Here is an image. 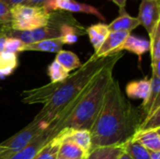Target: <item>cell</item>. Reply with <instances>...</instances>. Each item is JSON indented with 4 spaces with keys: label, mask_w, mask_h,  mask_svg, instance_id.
I'll list each match as a JSON object with an SVG mask.
<instances>
[{
    "label": "cell",
    "mask_w": 160,
    "mask_h": 159,
    "mask_svg": "<svg viewBox=\"0 0 160 159\" xmlns=\"http://www.w3.org/2000/svg\"><path fill=\"white\" fill-rule=\"evenodd\" d=\"M144 115L133 107L123 94L114 78L105 95L100 112L90 129L91 150L111 145H122L139 130Z\"/></svg>",
    "instance_id": "6da1fadb"
},
{
    "label": "cell",
    "mask_w": 160,
    "mask_h": 159,
    "mask_svg": "<svg viewBox=\"0 0 160 159\" xmlns=\"http://www.w3.org/2000/svg\"><path fill=\"white\" fill-rule=\"evenodd\" d=\"M111 56L95 58L92 55L68 79L52 83L53 92L51 98L44 104L33 121L48 127L63 121L74 109L93 79L109 62Z\"/></svg>",
    "instance_id": "7a4b0ae2"
},
{
    "label": "cell",
    "mask_w": 160,
    "mask_h": 159,
    "mask_svg": "<svg viewBox=\"0 0 160 159\" xmlns=\"http://www.w3.org/2000/svg\"><path fill=\"white\" fill-rule=\"evenodd\" d=\"M123 56L122 52L111 56L109 62L93 79L70 113L63 121L51 127L53 137L63 129H86L90 131L100 112L105 95L114 79L113 68Z\"/></svg>",
    "instance_id": "3957f363"
},
{
    "label": "cell",
    "mask_w": 160,
    "mask_h": 159,
    "mask_svg": "<svg viewBox=\"0 0 160 159\" xmlns=\"http://www.w3.org/2000/svg\"><path fill=\"white\" fill-rule=\"evenodd\" d=\"M10 29L15 31H29L49 24L51 13L43 7L17 5L10 8Z\"/></svg>",
    "instance_id": "277c9868"
},
{
    "label": "cell",
    "mask_w": 160,
    "mask_h": 159,
    "mask_svg": "<svg viewBox=\"0 0 160 159\" xmlns=\"http://www.w3.org/2000/svg\"><path fill=\"white\" fill-rule=\"evenodd\" d=\"M7 36L10 37H16L21 41H22L25 45L36 43L44 39L57 38L60 37L59 22L58 20L55 21L52 17V13H51V19L48 25L29 31H15L10 29L7 33Z\"/></svg>",
    "instance_id": "5b68a950"
},
{
    "label": "cell",
    "mask_w": 160,
    "mask_h": 159,
    "mask_svg": "<svg viewBox=\"0 0 160 159\" xmlns=\"http://www.w3.org/2000/svg\"><path fill=\"white\" fill-rule=\"evenodd\" d=\"M49 128L43 124L32 121L27 127L20 130L17 134L1 142L0 145L6 148L10 155H13L27 146L37 136Z\"/></svg>",
    "instance_id": "8992f818"
},
{
    "label": "cell",
    "mask_w": 160,
    "mask_h": 159,
    "mask_svg": "<svg viewBox=\"0 0 160 159\" xmlns=\"http://www.w3.org/2000/svg\"><path fill=\"white\" fill-rule=\"evenodd\" d=\"M44 9L50 13L52 11H68L72 13H84L98 17V19L104 21L105 17L102 13L95 7L81 3L76 0H47L43 6Z\"/></svg>",
    "instance_id": "52a82bcc"
},
{
    "label": "cell",
    "mask_w": 160,
    "mask_h": 159,
    "mask_svg": "<svg viewBox=\"0 0 160 159\" xmlns=\"http://www.w3.org/2000/svg\"><path fill=\"white\" fill-rule=\"evenodd\" d=\"M137 19L151 37L160 21V0H142Z\"/></svg>",
    "instance_id": "ba28073f"
},
{
    "label": "cell",
    "mask_w": 160,
    "mask_h": 159,
    "mask_svg": "<svg viewBox=\"0 0 160 159\" xmlns=\"http://www.w3.org/2000/svg\"><path fill=\"white\" fill-rule=\"evenodd\" d=\"M52 133L51 127L45 129L42 133L37 136L27 146H25L21 151L9 156L6 159H33L38 153V151L51 140L52 139Z\"/></svg>",
    "instance_id": "9c48e42d"
},
{
    "label": "cell",
    "mask_w": 160,
    "mask_h": 159,
    "mask_svg": "<svg viewBox=\"0 0 160 159\" xmlns=\"http://www.w3.org/2000/svg\"><path fill=\"white\" fill-rule=\"evenodd\" d=\"M129 34L130 33L125 31L110 32L101 47L98 49L97 52L93 53V56L95 58H101L117 53V49L122 45V43L125 41V39Z\"/></svg>",
    "instance_id": "30bf717a"
},
{
    "label": "cell",
    "mask_w": 160,
    "mask_h": 159,
    "mask_svg": "<svg viewBox=\"0 0 160 159\" xmlns=\"http://www.w3.org/2000/svg\"><path fill=\"white\" fill-rule=\"evenodd\" d=\"M59 22V32H60V39L63 44H74L78 41L79 36H82L85 33V29L80 25L75 20L72 18L68 22Z\"/></svg>",
    "instance_id": "8fae6325"
},
{
    "label": "cell",
    "mask_w": 160,
    "mask_h": 159,
    "mask_svg": "<svg viewBox=\"0 0 160 159\" xmlns=\"http://www.w3.org/2000/svg\"><path fill=\"white\" fill-rule=\"evenodd\" d=\"M123 51H128L137 54L141 62L142 56L150 51V41L148 39L129 34L125 41L122 43V45L117 49L116 52H121Z\"/></svg>",
    "instance_id": "7c38bea8"
},
{
    "label": "cell",
    "mask_w": 160,
    "mask_h": 159,
    "mask_svg": "<svg viewBox=\"0 0 160 159\" xmlns=\"http://www.w3.org/2000/svg\"><path fill=\"white\" fill-rule=\"evenodd\" d=\"M131 140L148 151H160V128L137 131Z\"/></svg>",
    "instance_id": "4fadbf2b"
},
{
    "label": "cell",
    "mask_w": 160,
    "mask_h": 159,
    "mask_svg": "<svg viewBox=\"0 0 160 159\" xmlns=\"http://www.w3.org/2000/svg\"><path fill=\"white\" fill-rule=\"evenodd\" d=\"M140 24V22L137 18L130 16L126 8L119 9V16L115 18L110 24H108L110 32L116 31H125L130 33L132 30L137 28Z\"/></svg>",
    "instance_id": "5bb4252c"
},
{
    "label": "cell",
    "mask_w": 160,
    "mask_h": 159,
    "mask_svg": "<svg viewBox=\"0 0 160 159\" xmlns=\"http://www.w3.org/2000/svg\"><path fill=\"white\" fill-rule=\"evenodd\" d=\"M126 93L129 98L142 99V103L146 102L150 94V80L145 78L129 82L126 86Z\"/></svg>",
    "instance_id": "9a60e30c"
},
{
    "label": "cell",
    "mask_w": 160,
    "mask_h": 159,
    "mask_svg": "<svg viewBox=\"0 0 160 159\" xmlns=\"http://www.w3.org/2000/svg\"><path fill=\"white\" fill-rule=\"evenodd\" d=\"M85 33L88 35L90 42L95 50V52L98 51V49L101 47L103 42L105 41L106 37H108L110 30L108 27V24L106 23H96L92 24L89 27L85 29Z\"/></svg>",
    "instance_id": "2e32d148"
},
{
    "label": "cell",
    "mask_w": 160,
    "mask_h": 159,
    "mask_svg": "<svg viewBox=\"0 0 160 159\" xmlns=\"http://www.w3.org/2000/svg\"><path fill=\"white\" fill-rule=\"evenodd\" d=\"M65 136L74 142L78 146H80L86 155L91 151L92 141L91 134L89 130L86 129H63Z\"/></svg>",
    "instance_id": "e0dca14e"
},
{
    "label": "cell",
    "mask_w": 160,
    "mask_h": 159,
    "mask_svg": "<svg viewBox=\"0 0 160 159\" xmlns=\"http://www.w3.org/2000/svg\"><path fill=\"white\" fill-rule=\"evenodd\" d=\"M149 41L152 58V73L160 76V21L156 24Z\"/></svg>",
    "instance_id": "ac0fdd59"
},
{
    "label": "cell",
    "mask_w": 160,
    "mask_h": 159,
    "mask_svg": "<svg viewBox=\"0 0 160 159\" xmlns=\"http://www.w3.org/2000/svg\"><path fill=\"white\" fill-rule=\"evenodd\" d=\"M64 136L63 140L59 148L58 157H63L65 159H84L86 157V154L84 151L78 146L74 142L69 140L65 136L64 131H62Z\"/></svg>",
    "instance_id": "d6986e66"
},
{
    "label": "cell",
    "mask_w": 160,
    "mask_h": 159,
    "mask_svg": "<svg viewBox=\"0 0 160 159\" xmlns=\"http://www.w3.org/2000/svg\"><path fill=\"white\" fill-rule=\"evenodd\" d=\"M63 136L62 131L57 133L38 151L33 159H57Z\"/></svg>",
    "instance_id": "ffe728a7"
},
{
    "label": "cell",
    "mask_w": 160,
    "mask_h": 159,
    "mask_svg": "<svg viewBox=\"0 0 160 159\" xmlns=\"http://www.w3.org/2000/svg\"><path fill=\"white\" fill-rule=\"evenodd\" d=\"M63 42L60 37L57 38H50L44 39L36 43L27 44L24 46V51H34V52H52L57 53L62 50Z\"/></svg>",
    "instance_id": "44dd1931"
},
{
    "label": "cell",
    "mask_w": 160,
    "mask_h": 159,
    "mask_svg": "<svg viewBox=\"0 0 160 159\" xmlns=\"http://www.w3.org/2000/svg\"><path fill=\"white\" fill-rule=\"evenodd\" d=\"M123 152H124L123 144L102 146L91 150L84 159H118L119 156Z\"/></svg>",
    "instance_id": "7402d4cb"
},
{
    "label": "cell",
    "mask_w": 160,
    "mask_h": 159,
    "mask_svg": "<svg viewBox=\"0 0 160 159\" xmlns=\"http://www.w3.org/2000/svg\"><path fill=\"white\" fill-rule=\"evenodd\" d=\"M18 66L16 53L2 52H0V78H6L12 74Z\"/></svg>",
    "instance_id": "603a6c76"
},
{
    "label": "cell",
    "mask_w": 160,
    "mask_h": 159,
    "mask_svg": "<svg viewBox=\"0 0 160 159\" xmlns=\"http://www.w3.org/2000/svg\"><path fill=\"white\" fill-rule=\"evenodd\" d=\"M54 60L58 62L68 72L76 68H79L82 66L79 57L73 52H70V51L61 50L59 52L56 53Z\"/></svg>",
    "instance_id": "cb8c5ba5"
},
{
    "label": "cell",
    "mask_w": 160,
    "mask_h": 159,
    "mask_svg": "<svg viewBox=\"0 0 160 159\" xmlns=\"http://www.w3.org/2000/svg\"><path fill=\"white\" fill-rule=\"evenodd\" d=\"M123 146L124 151L132 159H150L149 151L132 140L125 142Z\"/></svg>",
    "instance_id": "d4e9b609"
},
{
    "label": "cell",
    "mask_w": 160,
    "mask_h": 159,
    "mask_svg": "<svg viewBox=\"0 0 160 159\" xmlns=\"http://www.w3.org/2000/svg\"><path fill=\"white\" fill-rule=\"evenodd\" d=\"M48 74H49V77L51 79V82L52 83L63 82L66 79H68V76H69V72L66 68H64L55 60L49 66V67H48Z\"/></svg>",
    "instance_id": "484cf974"
},
{
    "label": "cell",
    "mask_w": 160,
    "mask_h": 159,
    "mask_svg": "<svg viewBox=\"0 0 160 159\" xmlns=\"http://www.w3.org/2000/svg\"><path fill=\"white\" fill-rule=\"evenodd\" d=\"M160 128V107L147 115L141 124L138 131Z\"/></svg>",
    "instance_id": "4316f807"
},
{
    "label": "cell",
    "mask_w": 160,
    "mask_h": 159,
    "mask_svg": "<svg viewBox=\"0 0 160 159\" xmlns=\"http://www.w3.org/2000/svg\"><path fill=\"white\" fill-rule=\"evenodd\" d=\"M25 44L21 41L20 39L16 38V37H8L6 43H5V48H4V52H12V53H18L21 52H23Z\"/></svg>",
    "instance_id": "83f0119b"
},
{
    "label": "cell",
    "mask_w": 160,
    "mask_h": 159,
    "mask_svg": "<svg viewBox=\"0 0 160 159\" xmlns=\"http://www.w3.org/2000/svg\"><path fill=\"white\" fill-rule=\"evenodd\" d=\"M10 7L4 1L0 0V22L10 26Z\"/></svg>",
    "instance_id": "f1b7e54d"
},
{
    "label": "cell",
    "mask_w": 160,
    "mask_h": 159,
    "mask_svg": "<svg viewBox=\"0 0 160 159\" xmlns=\"http://www.w3.org/2000/svg\"><path fill=\"white\" fill-rule=\"evenodd\" d=\"M47 0H26L22 5L30 7H42Z\"/></svg>",
    "instance_id": "f546056e"
},
{
    "label": "cell",
    "mask_w": 160,
    "mask_h": 159,
    "mask_svg": "<svg viewBox=\"0 0 160 159\" xmlns=\"http://www.w3.org/2000/svg\"><path fill=\"white\" fill-rule=\"evenodd\" d=\"M7 33L6 31H1L0 32V52H4V48H5V43L7 40Z\"/></svg>",
    "instance_id": "4dcf8cb0"
},
{
    "label": "cell",
    "mask_w": 160,
    "mask_h": 159,
    "mask_svg": "<svg viewBox=\"0 0 160 159\" xmlns=\"http://www.w3.org/2000/svg\"><path fill=\"white\" fill-rule=\"evenodd\" d=\"M10 7H13L17 5H21V4H23L26 0H4Z\"/></svg>",
    "instance_id": "1f68e13d"
},
{
    "label": "cell",
    "mask_w": 160,
    "mask_h": 159,
    "mask_svg": "<svg viewBox=\"0 0 160 159\" xmlns=\"http://www.w3.org/2000/svg\"><path fill=\"white\" fill-rule=\"evenodd\" d=\"M9 156H11V155L8 153V151L6 148L2 147V146L0 145V159L8 158Z\"/></svg>",
    "instance_id": "d6a6232c"
},
{
    "label": "cell",
    "mask_w": 160,
    "mask_h": 159,
    "mask_svg": "<svg viewBox=\"0 0 160 159\" xmlns=\"http://www.w3.org/2000/svg\"><path fill=\"white\" fill-rule=\"evenodd\" d=\"M111 1L113 2L115 5H117L119 9H122V8H126V5H127L128 0H111Z\"/></svg>",
    "instance_id": "836d02e7"
},
{
    "label": "cell",
    "mask_w": 160,
    "mask_h": 159,
    "mask_svg": "<svg viewBox=\"0 0 160 159\" xmlns=\"http://www.w3.org/2000/svg\"><path fill=\"white\" fill-rule=\"evenodd\" d=\"M150 159H160V151H149Z\"/></svg>",
    "instance_id": "e575fe53"
},
{
    "label": "cell",
    "mask_w": 160,
    "mask_h": 159,
    "mask_svg": "<svg viewBox=\"0 0 160 159\" xmlns=\"http://www.w3.org/2000/svg\"><path fill=\"white\" fill-rule=\"evenodd\" d=\"M10 30V26L9 25H6L4 23H1L0 22V32L1 31H6V32H8Z\"/></svg>",
    "instance_id": "d590c367"
},
{
    "label": "cell",
    "mask_w": 160,
    "mask_h": 159,
    "mask_svg": "<svg viewBox=\"0 0 160 159\" xmlns=\"http://www.w3.org/2000/svg\"><path fill=\"white\" fill-rule=\"evenodd\" d=\"M118 159H132V158H131V157H129V156H128V155L124 151V152L119 156Z\"/></svg>",
    "instance_id": "8d00e7d4"
},
{
    "label": "cell",
    "mask_w": 160,
    "mask_h": 159,
    "mask_svg": "<svg viewBox=\"0 0 160 159\" xmlns=\"http://www.w3.org/2000/svg\"><path fill=\"white\" fill-rule=\"evenodd\" d=\"M57 159H65V158H63V157H57Z\"/></svg>",
    "instance_id": "74e56055"
}]
</instances>
